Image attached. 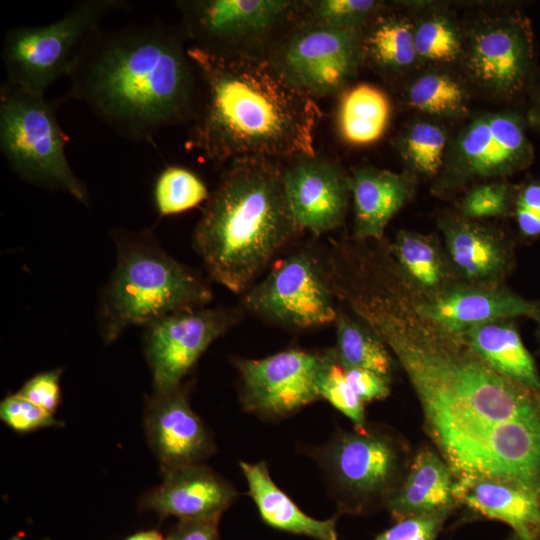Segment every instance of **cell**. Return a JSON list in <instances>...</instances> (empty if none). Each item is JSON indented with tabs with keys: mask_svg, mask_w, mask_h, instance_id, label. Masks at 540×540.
Instances as JSON below:
<instances>
[{
	"mask_svg": "<svg viewBox=\"0 0 540 540\" xmlns=\"http://www.w3.org/2000/svg\"><path fill=\"white\" fill-rule=\"evenodd\" d=\"M180 28L160 21L99 28L67 76L74 99L117 135L151 142L161 130L192 120L199 83Z\"/></svg>",
	"mask_w": 540,
	"mask_h": 540,
	"instance_id": "6da1fadb",
	"label": "cell"
},
{
	"mask_svg": "<svg viewBox=\"0 0 540 540\" xmlns=\"http://www.w3.org/2000/svg\"><path fill=\"white\" fill-rule=\"evenodd\" d=\"M195 67L198 101L188 147L207 160L313 157L321 111L314 99L288 85L263 58L187 48Z\"/></svg>",
	"mask_w": 540,
	"mask_h": 540,
	"instance_id": "7a4b0ae2",
	"label": "cell"
},
{
	"mask_svg": "<svg viewBox=\"0 0 540 540\" xmlns=\"http://www.w3.org/2000/svg\"><path fill=\"white\" fill-rule=\"evenodd\" d=\"M283 175L275 159L231 161L195 227L193 245L206 271L235 294L248 290L272 258L302 232Z\"/></svg>",
	"mask_w": 540,
	"mask_h": 540,
	"instance_id": "3957f363",
	"label": "cell"
},
{
	"mask_svg": "<svg viewBox=\"0 0 540 540\" xmlns=\"http://www.w3.org/2000/svg\"><path fill=\"white\" fill-rule=\"evenodd\" d=\"M117 261L100 303L101 335L114 342L127 328L178 311L205 307L212 291L192 269L165 252L149 231L115 234Z\"/></svg>",
	"mask_w": 540,
	"mask_h": 540,
	"instance_id": "277c9868",
	"label": "cell"
},
{
	"mask_svg": "<svg viewBox=\"0 0 540 540\" xmlns=\"http://www.w3.org/2000/svg\"><path fill=\"white\" fill-rule=\"evenodd\" d=\"M58 101L4 82L0 89V150L21 179L69 194L88 206L86 185L65 153L67 136L57 119Z\"/></svg>",
	"mask_w": 540,
	"mask_h": 540,
	"instance_id": "5b68a950",
	"label": "cell"
},
{
	"mask_svg": "<svg viewBox=\"0 0 540 540\" xmlns=\"http://www.w3.org/2000/svg\"><path fill=\"white\" fill-rule=\"evenodd\" d=\"M313 456L325 472L341 514H365L384 508L411 462L401 439L368 425L337 432L315 449Z\"/></svg>",
	"mask_w": 540,
	"mask_h": 540,
	"instance_id": "8992f818",
	"label": "cell"
},
{
	"mask_svg": "<svg viewBox=\"0 0 540 540\" xmlns=\"http://www.w3.org/2000/svg\"><path fill=\"white\" fill-rule=\"evenodd\" d=\"M129 6L126 0H82L50 24L9 29L1 52L5 82L45 95L59 78L69 75L101 21Z\"/></svg>",
	"mask_w": 540,
	"mask_h": 540,
	"instance_id": "52a82bcc",
	"label": "cell"
},
{
	"mask_svg": "<svg viewBox=\"0 0 540 540\" xmlns=\"http://www.w3.org/2000/svg\"><path fill=\"white\" fill-rule=\"evenodd\" d=\"M437 448L456 479L508 483L540 503V408L489 426L448 429Z\"/></svg>",
	"mask_w": 540,
	"mask_h": 540,
	"instance_id": "ba28073f",
	"label": "cell"
},
{
	"mask_svg": "<svg viewBox=\"0 0 540 540\" xmlns=\"http://www.w3.org/2000/svg\"><path fill=\"white\" fill-rule=\"evenodd\" d=\"M362 31L301 20L276 39L265 59L294 89L312 97L342 92L364 61Z\"/></svg>",
	"mask_w": 540,
	"mask_h": 540,
	"instance_id": "9c48e42d",
	"label": "cell"
},
{
	"mask_svg": "<svg viewBox=\"0 0 540 540\" xmlns=\"http://www.w3.org/2000/svg\"><path fill=\"white\" fill-rule=\"evenodd\" d=\"M180 29L202 50L221 55L257 57L276 41L277 31L299 15L302 1L181 0Z\"/></svg>",
	"mask_w": 540,
	"mask_h": 540,
	"instance_id": "30bf717a",
	"label": "cell"
},
{
	"mask_svg": "<svg viewBox=\"0 0 540 540\" xmlns=\"http://www.w3.org/2000/svg\"><path fill=\"white\" fill-rule=\"evenodd\" d=\"M526 128V118L515 112L473 118L449 143L434 193L449 196L471 181L504 178L528 168L535 153Z\"/></svg>",
	"mask_w": 540,
	"mask_h": 540,
	"instance_id": "8fae6325",
	"label": "cell"
},
{
	"mask_svg": "<svg viewBox=\"0 0 540 540\" xmlns=\"http://www.w3.org/2000/svg\"><path fill=\"white\" fill-rule=\"evenodd\" d=\"M335 300L324 260L299 250L275 262L266 277L247 290L243 304L272 323L309 329L335 323Z\"/></svg>",
	"mask_w": 540,
	"mask_h": 540,
	"instance_id": "7c38bea8",
	"label": "cell"
},
{
	"mask_svg": "<svg viewBox=\"0 0 540 540\" xmlns=\"http://www.w3.org/2000/svg\"><path fill=\"white\" fill-rule=\"evenodd\" d=\"M535 54L531 23L515 12L477 23L464 42L462 59L466 73L480 89L512 99L529 88Z\"/></svg>",
	"mask_w": 540,
	"mask_h": 540,
	"instance_id": "4fadbf2b",
	"label": "cell"
},
{
	"mask_svg": "<svg viewBox=\"0 0 540 540\" xmlns=\"http://www.w3.org/2000/svg\"><path fill=\"white\" fill-rule=\"evenodd\" d=\"M327 354L288 349L261 359H235L244 410L280 419L319 400Z\"/></svg>",
	"mask_w": 540,
	"mask_h": 540,
	"instance_id": "5bb4252c",
	"label": "cell"
},
{
	"mask_svg": "<svg viewBox=\"0 0 540 540\" xmlns=\"http://www.w3.org/2000/svg\"><path fill=\"white\" fill-rule=\"evenodd\" d=\"M239 317L236 310L202 307L169 314L146 326L144 352L154 392L181 386L200 356Z\"/></svg>",
	"mask_w": 540,
	"mask_h": 540,
	"instance_id": "9a60e30c",
	"label": "cell"
},
{
	"mask_svg": "<svg viewBox=\"0 0 540 540\" xmlns=\"http://www.w3.org/2000/svg\"><path fill=\"white\" fill-rule=\"evenodd\" d=\"M144 425L163 472L201 464L214 452L211 432L191 408L182 386L154 392L147 402Z\"/></svg>",
	"mask_w": 540,
	"mask_h": 540,
	"instance_id": "2e32d148",
	"label": "cell"
},
{
	"mask_svg": "<svg viewBox=\"0 0 540 540\" xmlns=\"http://www.w3.org/2000/svg\"><path fill=\"white\" fill-rule=\"evenodd\" d=\"M284 187L302 231L319 236L340 227L347 213L348 175L339 166L313 157H298L284 169Z\"/></svg>",
	"mask_w": 540,
	"mask_h": 540,
	"instance_id": "e0dca14e",
	"label": "cell"
},
{
	"mask_svg": "<svg viewBox=\"0 0 540 540\" xmlns=\"http://www.w3.org/2000/svg\"><path fill=\"white\" fill-rule=\"evenodd\" d=\"M444 247L454 271L463 283L498 287L511 273L515 256L511 241L496 227L461 216L438 222Z\"/></svg>",
	"mask_w": 540,
	"mask_h": 540,
	"instance_id": "ac0fdd59",
	"label": "cell"
},
{
	"mask_svg": "<svg viewBox=\"0 0 540 540\" xmlns=\"http://www.w3.org/2000/svg\"><path fill=\"white\" fill-rule=\"evenodd\" d=\"M412 292L420 314L458 335L491 321L532 319L536 309V301H529L504 285L485 287L459 282L428 299Z\"/></svg>",
	"mask_w": 540,
	"mask_h": 540,
	"instance_id": "d6986e66",
	"label": "cell"
},
{
	"mask_svg": "<svg viewBox=\"0 0 540 540\" xmlns=\"http://www.w3.org/2000/svg\"><path fill=\"white\" fill-rule=\"evenodd\" d=\"M161 484L141 499V508L162 518L219 519L235 502L238 492L209 467L193 464L163 472Z\"/></svg>",
	"mask_w": 540,
	"mask_h": 540,
	"instance_id": "ffe728a7",
	"label": "cell"
},
{
	"mask_svg": "<svg viewBox=\"0 0 540 540\" xmlns=\"http://www.w3.org/2000/svg\"><path fill=\"white\" fill-rule=\"evenodd\" d=\"M353 198V236L358 241H382L386 226L412 198L414 181L406 173H395L371 165L359 166L348 175Z\"/></svg>",
	"mask_w": 540,
	"mask_h": 540,
	"instance_id": "44dd1931",
	"label": "cell"
},
{
	"mask_svg": "<svg viewBox=\"0 0 540 540\" xmlns=\"http://www.w3.org/2000/svg\"><path fill=\"white\" fill-rule=\"evenodd\" d=\"M456 478L439 453L421 448L411 459L407 473L384 508L395 522L422 515L449 513L458 503Z\"/></svg>",
	"mask_w": 540,
	"mask_h": 540,
	"instance_id": "7402d4cb",
	"label": "cell"
},
{
	"mask_svg": "<svg viewBox=\"0 0 540 540\" xmlns=\"http://www.w3.org/2000/svg\"><path fill=\"white\" fill-rule=\"evenodd\" d=\"M458 506L509 525L521 540H540V503L524 490L504 482L456 479Z\"/></svg>",
	"mask_w": 540,
	"mask_h": 540,
	"instance_id": "603a6c76",
	"label": "cell"
},
{
	"mask_svg": "<svg viewBox=\"0 0 540 540\" xmlns=\"http://www.w3.org/2000/svg\"><path fill=\"white\" fill-rule=\"evenodd\" d=\"M248 485V494L254 501L261 519L279 531L306 536L314 540H338L337 517L326 520L313 518L273 481L264 461L240 462Z\"/></svg>",
	"mask_w": 540,
	"mask_h": 540,
	"instance_id": "cb8c5ba5",
	"label": "cell"
},
{
	"mask_svg": "<svg viewBox=\"0 0 540 540\" xmlns=\"http://www.w3.org/2000/svg\"><path fill=\"white\" fill-rule=\"evenodd\" d=\"M388 245L402 277L419 298H431L461 282L435 236L400 230Z\"/></svg>",
	"mask_w": 540,
	"mask_h": 540,
	"instance_id": "d4e9b609",
	"label": "cell"
},
{
	"mask_svg": "<svg viewBox=\"0 0 540 540\" xmlns=\"http://www.w3.org/2000/svg\"><path fill=\"white\" fill-rule=\"evenodd\" d=\"M493 370L526 387L540 390V374L513 319L484 323L460 334Z\"/></svg>",
	"mask_w": 540,
	"mask_h": 540,
	"instance_id": "484cf974",
	"label": "cell"
},
{
	"mask_svg": "<svg viewBox=\"0 0 540 540\" xmlns=\"http://www.w3.org/2000/svg\"><path fill=\"white\" fill-rule=\"evenodd\" d=\"M391 112L387 95L379 88L361 83L342 94L337 124L341 137L353 145L378 140L386 130Z\"/></svg>",
	"mask_w": 540,
	"mask_h": 540,
	"instance_id": "4316f807",
	"label": "cell"
},
{
	"mask_svg": "<svg viewBox=\"0 0 540 540\" xmlns=\"http://www.w3.org/2000/svg\"><path fill=\"white\" fill-rule=\"evenodd\" d=\"M362 50L364 60L384 72L409 69L418 60L413 23L394 13L377 15L368 29L362 31Z\"/></svg>",
	"mask_w": 540,
	"mask_h": 540,
	"instance_id": "83f0119b",
	"label": "cell"
},
{
	"mask_svg": "<svg viewBox=\"0 0 540 540\" xmlns=\"http://www.w3.org/2000/svg\"><path fill=\"white\" fill-rule=\"evenodd\" d=\"M337 359L344 369L362 368L392 377L394 358L384 342L362 321L343 310L335 320Z\"/></svg>",
	"mask_w": 540,
	"mask_h": 540,
	"instance_id": "f1b7e54d",
	"label": "cell"
},
{
	"mask_svg": "<svg viewBox=\"0 0 540 540\" xmlns=\"http://www.w3.org/2000/svg\"><path fill=\"white\" fill-rule=\"evenodd\" d=\"M406 102L424 114L439 118H457L467 112L468 94L464 85L452 75L430 71L409 85Z\"/></svg>",
	"mask_w": 540,
	"mask_h": 540,
	"instance_id": "f546056e",
	"label": "cell"
},
{
	"mask_svg": "<svg viewBox=\"0 0 540 540\" xmlns=\"http://www.w3.org/2000/svg\"><path fill=\"white\" fill-rule=\"evenodd\" d=\"M446 130L430 121L409 124L398 140V150L407 167L425 178L441 172L449 147Z\"/></svg>",
	"mask_w": 540,
	"mask_h": 540,
	"instance_id": "4dcf8cb0",
	"label": "cell"
},
{
	"mask_svg": "<svg viewBox=\"0 0 540 540\" xmlns=\"http://www.w3.org/2000/svg\"><path fill=\"white\" fill-rule=\"evenodd\" d=\"M417 59L446 64L462 59L464 41L459 28L444 12H432L414 25Z\"/></svg>",
	"mask_w": 540,
	"mask_h": 540,
	"instance_id": "1f68e13d",
	"label": "cell"
},
{
	"mask_svg": "<svg viewBox=\"0 0 540 540\" xmlns=\"http://www.w3.org/2000/svg\"><path fill=\"white\" fill-rule=\"evenodd\" d=\"M154 203L161 216L174 215L191 208L209 198L207 186L193 171L182 166H167L157 176Z\"/></svg>",
	"mask_w": 540,
	"mask_h": 540,
	"instance_id": "d6a6232c",
	"label": "cell"
},
{
	"mask_svg": "<svg viewBox=\"0 0 540 540\" xmlns=\"http://www.w3.org/2000/svg\"><path fill=\"white\" fill-rule=\"evenodd\" d=\"M381 7L374 0L302 1L300 14L305 21L339 29L363 30Z\"/></svg>",
	"mask_w": 540,
	"mask_h": 540,
	"instance_id": "836d02e7",
	"label": "cell"
},
{
	"mask_svg": "<svg viewBox=\"0 0 540 540\" xmlns=\"http://www.w3.org/2000/svg\"><path fill=\"white\" fill-rule=\"evenodd\" d=\"M327 361L319 382L320 399L328 401L354 424V428L366 427L365 403L349 385L339 363L335 349L327 350Z\"/></svg>",
	"mask_w": 540,
	"mask_h": 540,
	"instance_id": "e575fe53",
	"label": "cell"
},
{
	"mask_svg": "<svg viewBox=\"0 0 540 540\" xmlns=\"http://www.w3.org/2000/svg\"><path fill=\"white\" fill-rule=\"evenodd\" d=\"M518 187L503 181L477 184L471 187L461 199L460 216L478 220L511 215L514 211Z\"/></svg>",
	"mask_w": 540,
	"mask_h": 540,
	"instance_id": "d590c367",
	"label": "cell"
},
{
	"mask_svg": "<svg viewBox=\"0 0 540 540\" xmlns=\"http://www.w3.org/2000/svg\"><path fill=\"white\" fill-rule=\"evenodd\" d=\"M0 418L12 430L19 433L61 425L53 414L18 393L9 395L1 401Z\"/></svg>",
	"mask_w": 540,
	"mask_h": 540,
	"instance_id": "8d00e7d4",
	"label": "cell"
},
{
	"mask_svg": "<svg viewBox=\"0 0 540 540\" xmlns=\"http://www.w3.org/2000/svg\"><path fill=\"white\" fill-rule=\"evenodd\" d=\"M449 516L438 513L403 519L373 540H437Z\"/></svg>",
	"mask_w": 540,
	"mask_h": 540,
	"instance_id": "74e56055",
	"label": "cell"
},
{
	"mask_svg": "<svg viewBox=\"0 0 540 540\" xmlns=\"http://www.w3.org/2000/svg\"><path fill=\"white\" fill-rule=\"evenodd\" d=\"M513 215L522 237L535 239L540 236V179L518 187Z\"/></svg>",
	"mask_w": 540,
	"mask_h": 540,
	"instance_id": "f35d334b",
	"label": "cell"
},
{
	"mask_svg": "<svg viewBox=\"0 0 540 540\" xmlns=\"http://www.w3.org/2000/svg\"><path fill=\"white\" fill-rule=\"evenodd\" d=\"M60 377V369L38 373L29 379L17 393L54 414L61 401Z\"/></svg>",
	"mask_w": 540,
	"mask_h": 540,
	"instance_id": "ab89813d",
	"label": "cell"
},
{
	"mask_svg": "<svg viewBox=\"0 0 540 540\" xmlns=\"http://www.w3.org/2000/svg\"><path fill=\"white\" fill-rule=\"evenodd\" d=\"M344 372L349 385L364 403L389 396L391 378L362 368L344 369Z\"/></svg>",
	"mask_w": 540,
	"mask_h": 540,
	"instance_id": "60d3db41",
	"label": "cell"
},
{
	"mask_svg": "<svg viewBox=\"0 0 540 540\" xmlns=\"http://www.w3.org/2000/svg\"><path fill=\"white\" fill-rule=\"evenodd\" d=\"M219 519L179 520L168 540H220Z\"/></svg>",
	"mask_w": 540,
	"mask_h": 540,
	"instance_id": "b9f144b4",
	"label": "cell"
},
{
	"mask_svg": "<svg viewBox=\"0 0 540 540\" xmlns=\"http://www.w3.org/2000/svg\"><path fill=\"white\" fill-rule=\"evenodd\" d=\"M526 122L528 126L540 132V86L535 91L531 106L527 111Z\"/></svg>",
	"mask_w": 540,
	"mask_h": 540,
	"instance_id": "7bdbcfd3",
	"label": "cell"
},
{
	"mask_svg": "<svg viewBox=\"0 0 540 540\" xmlns=\"http://www.w3.org/2000/svg\"><path fill=\"white\" fill-rule=\"evenodd\" d=\"M125 540H168L156 530L142 531L129 536Z\"/></svg>",
	"mask_w": 540,
	"mask_h": 540,
	"instance_id": "ee69618b",
	"label": "cell"
},
{
	"mask_svg": "<svg viewBox=\"0 0 540 540\" xmlns=\"http://www.w3.org/2000/svg\"><path fill=\"white\" fill-rule=\"evenodd\" d=\"M532 319L536 323V335L540 343V300L536 301V309Z\"/></svg>",
	"mask_w": 540,
	"mask_h": 540,
	"instance_id": "f6af8a7d",
	"label": "cell"
},
{
	"mask_svg": "<svg viewBox=\"0 0 540 540\" xmlns=\"http://www.w3.org/2000/svg\"><path fill=\"white\" fill-rule=\"evenodd\" d=\"M506 540H521L516 534L512 533Z\"/></svg>",
	"mask_w": 540,
	"mask_h": 540,
	"instance_id": "bcb514c9",
	"label": "cell"
},
{
	"mask_svg": "<svg viewBox=\"0 0 540 540\" xmlns=\"http://www.w3.org/2000/svg\"><path fill=\"white\" fill-rule=\"evenodd\" d=\"M10 540H24L21 536L15 535Z\"/></svg>",
	"mask_w": 540,
	"mask_h": 540,
	"instance_id": "7dc6e473",
	"label": "cell"
}]
</instances>
